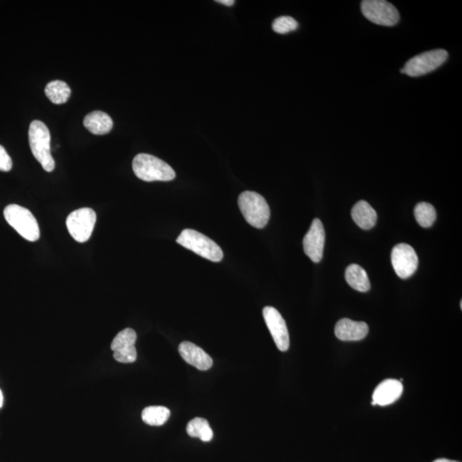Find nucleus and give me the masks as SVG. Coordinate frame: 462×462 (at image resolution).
<instances>
[{
    "mask_svg": "<svg viewBox=\"0 0 462 462\" xmlns=\"http://www.w3.org/2000/svg\"><path fill=\"white\" fill-rule=\"evenodd\" d=\"M132 167L135 176L145 182H169L176 178V172L170 165L151 154H137Z\"/></svg>",
    "mask_w": 462,
    "mask_h": 462,
    "instance_id": "1",
    "label": "nucleus"
},
{
    "mask_svg": "<svg viewBox=\"0 0 462 462\" xmlns=\"http://www.w3.org/2000/svg\"><path fill=\"white\" fill-rule=\"evenodd\" d=\"M30 148L33 155L47 172L54 171L55 161L51 153V134L44 123L35 120L29 130Z\"/></svg>",
    "mask_w": 462,
    "mask_h": 462,
    "instance_id": "2",
    "label": "nucleus"
},
{
    "mask_svg": "<svg viewBox=\"0 0 462 462\" xmlns=\"http://www.w3.org/2000/svg\"><path fill=\"white\" fill-rule=\"evenodd\" d=\"M238 206L244 219L252 226L263 229L268 224L270 208L265 198L260 194L245 191L239 195Z\"/></svg>",
    "mask_w": 462,
    "mask_h": 462,
    "instance_id": "3",
    "label": "nucleus"
},
{
    "mask_svg": "<svg viewBox=\"0 0 462 462\" xmlns=\"http://www.w3.org/2000/svg\"><path fill=\"white\" fill-rule=\"evenodd\" d=\"M3 216L11 227L22 238L29 242L40 239V228L35 216L27 208L16 204L7 206L3 210Z\"/></svg>",
    "mask_w": 462,
    "mask_h": 462,
    "instance_id": "4",
    "label": "nucleus"
},
{
    "mask_svg": "<svg viewBox=\"0 0 462 462\" xmlns=\"http://www.w3.org/2000/svg\"><path fill=\"white\" fill-rule=\"evenodd\" d=\"M176 242L206 260L213 262H220L223 260V251L215 242L191 229L183 230L176 238Z\"/></svg>",
    "mask_w": 462,
    "mask_h": 462,
    "instance_id": "5",
    "label": "nucleus"
},
{
    "mask_svg": "<svg viewBox=\"0 0 462 462\" xmlns=\"http://www.w3.org/2000/svg\"><path fill=\"white\" fill-rule=\"evenodd\" d=\"M448 52L443 49L423 52L405 63L404 74L409 77H422L440 67L448 59Z\"/></svg>",
    "mask_w": 462,
    "mask_h": 462,
    "instance_id": "6",
    "label": "nucleus"
},
{
    "mask_svg": "<svg viewBox=\"0 0 462 462\" xmlns=\"http://www.w3.org/2000/svg\"><path fill=\"white\" fill-rule=\"evenodd\" d=\"M96 220V213L93 209L80 208L68 216L66 226L70 236L77 242L84 243L91 238Z\"/></svg>",
    "mask_w": 462,
    "mask_h": 462,
    "instance_id": "7",
    "label": "nucleus"
},
{
    "mask_svg": "<svg viewBox=\"0 0 462 462\" xmlns=\"http://www.w3.org/2000/svg\"><path fill=\"white\" fill-rule=\"evenodd\" d=\"M362 13L374 24L387 27L397 24L400 20V15L396 7L385 0L362 1Z\"/></svg>",
    "mask_w": 462,
    "mask_h": 462,
    "instance_id": "8",
    "label": "nucleus"
},
{
    "mask_svg": "<svg viewBox=\"0 0 462 462\" xmlns=\"http://www.w3.org/2000/svg\"><path fill=\"white\" fill-rule=\"evenodd\" d=\"M392 262L396 275L407 279L418 268L419 259L414 247L407 243H400L392 249Z\"/></svg>",
    "mask_w": 462,
    "mask_h": 462,
    "instance_id": "9",
    "label": "nucleus"
},
{
    "mask_svg": "<svg viewBox=\"0 0 462 462\" xmlns=\"http://www.w3.org/2000/svg\"><path fill=\"white\" fill-rule=\"evenodd\" d=\"M137 332L133 329L126 328L120 332L111 341V349L114 357L120 363H134L137 359V351L134 344Z\"/></svg>",
    "mask_w": 462,
    "mask_h": 462,
    "instance_id": "10",
    "label": "nucleus"
},
{
    "mask_svg": "<svg viewBox=\"0 0 462 462\" xmlns=\"http://www.w3.org/2000/svg\"><path fill=\"white\" fill-rule=\"evenodd\" d=\"M263 316L277 348L282 352L287 351L289 348V335L283 316L272 307H265L263 309Z\"/></svg>",
    "mask_w": 462,
    "mask_h": 462,
    "instance_id": "11",
    "label": "nucleus"
},
{
    "mask_svg": "<svg viewBox=\"0 0 462 462\" xmlns=\"http://www.w3.org/2000/svg\"><path fill=\"white\" fill-rule=\"evenodd\" d=\"M325 232L324 225L318 219H315L309 231L303 239V249L305 254L314 263L321 262L324 253Z\"/></svg>",
    "mask_w": 462,
    "mask_h": 462,
    "instance_id": "12",
    "label": "nucleus"
},
{
    "mask_svg": "<svg viewBox=\"0 0 462 462\" xmlns=\"http://www.w3.org/2000/svg\"><path fill=\"white\" fill-rule=\"evenodd\" d=\"M178 351L182 358L190 365L200 371H208L213 365V360L208 354L190 341L180 344Z\"/></svg>",
    "mask_w": 462,
    "mask_h": 462,
    "instance_id": "13",
    "label": "nucleus"
},
{
    "mask_svg": "<svg viewBox=\"0 0 462 462\" xmlns=\"http://www.w3.org/2000/svg\"><path fill=\"white\" fill-rule=\"evenodd\" d=\"M369 332L365 322L353 321L341 318L335 326V335L341 341H360L364 339Z\"/></svg>",
    "mask_w": 462,
    "mask_h": 462,
    "instance_id": "14",
    "label": "nucleus"
},
{
    "mask_svg": "<svg viewBox=\"0 0 462 462\" xmlns=\"http://www.w3.org/2000/svg\"><path fill=\"white\" fill-rule=\"evenodd\" d=\"M403 392V385L396 379H386L377 386L373 395L374 403L387 406L395 403Z\"/></svg>",
    "mask_w": 462,
    "mask_h": 462,
    "instance_id": "15",
    "label": "nucleus"
},
{
    "mask_svg": "<svg viewBox=\"0 0 462 462\" xmlns=\"http://www.w3.org/2000/svg\"><path fill=\"white\" fill-rule=\"evenodd\" d=\"M351 215L353 220L363 230H371L377 223L378 215L375 210L371 208L369 203L360 201L352 208Z\"/></svg>",
    "mask_w": 462,
    "mask_h": 462,
    "instance_id": "16",
    "label": "nucleus"
},
{
    "mask_svg": "<svg viewBox=\"0 0 462 462\" xmlns=\"http://www.w3.org/2000/svg\"><path fill=\"white\" fill-rule=\"evenodd\" d=\"M84 125L89 132L102 135L110 132L114 127V121L106 112L95 111L85 116Z\"/></svg>",
    "mask_w": 462,
    "mask_h": 462,
    "instance_id": "17",
    "label": "nucleus"
},
{
    "mask_svg": "<svg viewBox=\"0 0 462 462\" xmlns=\"http://www.w3.org/2000/svg\"><path fill=\"white\" fill-rule=\"evenodd\" d=\"M345 279L349 286L360 292L370 291L371 284L367 273L362 266L352 264L348 266L345 272Z\"/></svg>",
    "mask_w": 462,
    "mask_h": 462,
    "instance_id": "18",
    "label": "nucleus"
},
{
    "mask_svg": "<svg viewBox=\"0 0 462 462\" xmlns=\"http://www.w3.org/2000/svg\"><path fill=\"white\" fill-rule=\"evenodd\" d=\"M45 93L52 103L62 105L70 99L71 90L66 82L56 80L49 82L45 88Z\"/></svg>",
    "mask_w": 462,
    "mask_h": 462,
    "instance_id": "19",
    "label": "nucleus"
},
{
    "mask_svg": "<svg viewBox=\"0 0 462 462\" xmlns=\"http://www.w3.org/2000/svg\"><path fill=\"white\" fill-rule=\"evenodd\" d=\"M170 416V409L163 407V406H151V407L146 408L141 414L142 420L153 426H163Z\"/></svg>",
    "mask_w": 462,
    "mask_h": 462,
    "instance_id": "20",
    "label": "nucleus"
},
{
    "mask_svg": "<svg viewBox=\"0 0 462 462\" xmlns=\"http://www.w3.org/2000/svg\"><path fill=\"white\" fill-rule=\"evenodd\" d=\"M187 433L192 438H199L203 442H210L213 438L212 428L206 419L194 418L187 424Z\"/></svg>",
    "mask_w": 462,
    "mask_h": 462,
    "instance_id": "21",
    "label": "nucleus"
},
{
    "mask_svg": "<svg viewBox=\"0 0 462 462\" xmlns=\"http://www.w3.org/2000/svg\"><path fill=\"white\" fill-rule=\"evenodd\" d=\"M415 216L420 226L429 228L437 219V213L434 206L430 203L420 202L415 206Z\"/></svg>",
    "mask_w": 462,
    "mask_h": 462,
    "instance_id": "22",
    "label": "nucleus"
},
{
    "mask_svg": "<svg viewBox=\"0 0 462 462\" xmlns=\"http://www.w3.org/2000/svg\"><path fill=\"white\" fill-rule=\"evenodd\" d=\"M298 22L291 17L284 16L277 17L274 20L272 24V29L274 32L284 35L298 29Z\"/></svg>",
    "mask_w": 462,
    "mask_h": 462,
    "instance_id": "23",
    "label": "nucleus"
},
{
    "mask_svg": "<svg viewBox=\"0 0 462 462\" xmlns=\"http://www.w3.org/2000/svg\"><path fill=\"white\" fill-rule=\"evenodd\" d=\"M11 168H13V160L6 148L0 145V171L7 172L10 171Z\"/></svg>",
    "mask_w": 462,
    "mask_h": 462,
    "instance_id": "24",
    "label": "nucleus"
},
{
    "mask_svg": "<svg viewBox=\"0 0 462 462\" xmlns=\"http://www.w3.org/2000/svg\"><path fill=\"white\" fill-rule=\"evenodd\" d=\"M216 2L226 6H232L235 3L234 0H217Z\"/></svg>",
    "mask_w": 462,
    "mask_h": 462,
    "instance_id": "25",
    "label": "nucleus"
},
{
    "mask_svg": "<svg viewBox=\"0 0 462 462\" xmlns=\"http://www.w3.org/2000/svg\"><path fill=\"white\" fill-rule=\"evenodd\" d=\"M433 462H459V461H452V460H448V459H438V460H436Z\"/></svg>",
    "mask_w": 462,
    "mask_h": 462,
    "instance_id": "26",
    "label": "nucleus"
},
{
    "mask_svg": "<svg viewBox=\"0 0 462 462\" xmlns=\"http://www.w3.org/2000/svg\"><path fill=\"white\" fill-rule=\"evenodd\" d=\"M3 405V394L1 390H0V408L2 407Z\"/></svg>",
    "mask_w": 462,
    "mask_h": 462,
    "instance_id": "27",
    "label": "nucleus"
},
{
    "mask_svg": "<svg viewBox=\"0 0 462 462\" xmlns=\"http://www.w3.org/2000/svg\"><path fill=\"white\" fill-rule=\"evenodd\" d=\"M371 405H373V406H376V405H377V404H376V403H374V401H373V403H371Z\"/></svg>",
    "mask_w": 462,
    "mask_h": 462,
    "instance_id": "28",
    "label": "nucleus"
}]
</instances>
